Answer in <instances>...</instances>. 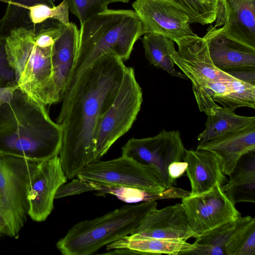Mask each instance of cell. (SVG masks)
Wrapping results in <instances>:
<instances>
[{
  "instance_id": "1",
  "label": "cell",
  "mask_w": 255,
  "mask_h": 255,
  "mask_svg": "<svg viewBox=\"0 0 255 255\" xmlns=\"http://www.w3.org/2000/svg\"><path fill=\"white\" fill-rule=\"evenodd\" d=\"M126 66L113 53L101 57L66 87L56 123L61 127L59 154L68 179L97 160L100 122L119 90Z\"/></svg>"
},
{
  "instance_id": "2",
  "label": "cell",
  "mask_w": 255,
  "mask_h": 255,
  "mask_svg": "<svg viewBox=\"0 0 255 255\" xmlns=\"http://www.w3.org/2000/svg\"><path fill=\"white\" fill-rule=\"evenodd\" d=\"M61 126L18 86L0 88V153L37 162L58 156Z\"/></svg>"
},
{
  "instance_id": "3",
  "label": "cell",
  "mask_w": 255,
  "mask_h": 255,
  "mask_svg": "<svg viewBox=\"0 0 255 255\" xmlns=\"http://www.w3.org/2000/svg\"><path fill=\"white\" fill-rule=\"evenodd\" d=\"M144 34L133 9L108 8L85 21L80 24L77 55L67 85L106 54L113 53L127 60L135 42Z\"/></svg>"
},
{
  "instance_id": "4",
  "label": "cell",
  "mask_w": 255,
  "mask_h": 255,
  "mask_svg": "<svg viewBox=\"0 0 255 255\" xmlns=\"http://www.w3.org/2000/svg\"><path fill=\"white\" fill-rule=\"evenodd\" d=\"M52 45L37 43L35 29H12L5 38V51L19 89L44 106L60 102L54 83Z\"/></svg>"
},
{
  "instance_id": "5",
  "label": "cell",
  "mask_w": 255,
  "mask_h": 255,
  "mask_svg": "<svg viewBox=\"0 0 255 255\" xmlns=\"http://www.w3.org/2000/svg\"><path fill=\"white\" fill-rule=\"evenodd\" d=\"M157 207L155 201L126 205L91 220L74 225L56 243L63 255H90L104 246L130 235L146 214Z\"/></svg>"
},
{
  "instance_id": "6",
  "label": "cell",
  "mask_w": 255,
  "mask_h": 255,
  "mask_svg": "<svg viewBox=\"0 0 255 255\" xmlns=\"http://www.w3.org/2000/svg\"><path fill=\"white\" fill-rule=\"evenodd\" d=\"M38 162L0 153V224L2 234L17 238L28 215L31 178Z\"/></svg>"
},
{
  "instance_id": "7",
  "label": "cell",
  "mask_w": 255,
  "mask_h": 255,
  "mask_svg": "<svg viewBox=\"0 0 255 255\" xmlns=\"http://www.w3.org/2000/svg\"><path fill=\"white\" fill-rule=\"evenodd\" d=\"M142 92L132 67H126L115 98L102 117L97 131L96 156L100 159L131 128L140 111Z\"/></svg>"
},
{
  "instance_id": "8",
  "label": "cell",
  "mask_w": 255,
  "mask_h": 255,
  "mask_svg": "<svg viewBox=\"0 0 255 255\" xmlns=\"http://www.w3.org/2000/svg\"><path fill=\"white\" fill-rule=\"evenodd\" d=\"M76 177L99 184L135 187L151 191L166 188L157 170L125 156L107 161L97 159L85 166Z\"/></svg>"
},
{
  "instance_id": "9",
  "label": "cell",
  "mask_w": 255,
  "mask_h": 255,
  "mask_svg": "<svg viewBox=\"0 0 255 255\" xmlns=\"http://www.w3.org/2000/svg\"><path fill=\"white\" fill-rule=\"evenodd\" d=\"M185 151L179 131L163 129L152 137L129 139L122 148V155L153 166L167 188L173 186L169 178L168 167L171 163L183 159Z\"/></svg>"
},
{
  "instance_id": "10",
  "label": "cell",
  "mask_w": 255,
  "mask_h": 255,
  "mask_svg": "<svg viewBox=\"0 0 255 255\" xmlns=\"http://www.w3.org/2000/svg\"><path fill=\"white\" fill-rule=\"evenodd\" d=\"M221 186L217 184L206 193L181 198L189 226L196 236L241 216Z\"/></svg>"
},
{
  "instance_id": "11",
  "label": "cell",
  "mask_w": 255,
  "mask_h": 255,
  "mask_svg": "<svg viewBox=\"0 0 255 255\" xmlns=\"http://www.w3.org/2000/svg\"><path fill=\"white\" fill-rule=\"evenodd\" d=\"M178 46L172 57L174 64L189 79L192 87L211 81H231L236 78L214 65L206 40L197 35L185 36L175 42Z\"/></svg>"
},
{
  "instance_id": "12",
  "label": "cell",
  "mask_w": 255,
  "mask_h": 255,
  "mask_svg": "<svg viewBox=\"0 0 255 255\" xmlns=\"http://www.w3.org/2000/svg\"><path fill=\"white\" fill-rule=\"evenodd\" d=\"M132 6L143 24L145 33H158L174 42L197 35L191 28L186 13L167 0H135Z\"/></svg>"
},
{
  "instance_id": "13",
  "label": "cell",
  "mask_w": 255,
  "mask_h": 255,
  "mask_svg": "<svg viewBox=\"0 0 255 255\" xmlns=\"http://www.w3.org/2000/svg\"><path fill=\"white\" fill-rule=\"evenodd\" d=\"M67 179L59 155L38 163L27 196L28 215L33 221L40 222L47 218L53 209L58 189Z\"/></svg>"
},
{
  "instance_id": "14",
  "label": "cell",
  "mask_w": 255,
  "mask_h": 255,
  "mask_svg": "<svg viewBox=\"0 0 255 255\" xmlns=\"http://www.w3.org/2000/svg\"><path fill=\"white\" fill-rule=\"evenodd\" d=\"M130 235L187 241L196 234L190 229L183 205L151 210Z\"/></svg>"
},
{
  "instance_id": "15",
  "label": "cell",
  "mask_w": 255,
  "mask_h": 255,
  "mask_svg": "<svg viewBox=\"0 0 255 255\" xmlns=\"http://www.w3.org/2000/svg\"><path fill=\"white\" fill-rule=\"evenodd\" d=\"M216 68L226 72L239 69H255V47L230 38L219 27L209 26L203 37Z\"/></svg>"
},
{
  "instance_id": "16",
  "label": "cell",
  "mask_w": 255,
  "mask_h": 255,
  "mask_svg": "<svg viewBox=\"0 0 255 255\" xmlns=\"http://www.w3.org/2000/svg\"><path fill=\"white\" fill-rule=\"evenodd\" d=\"M213 26L226 36L255 47V0H221Z\"/></svg>"
},
{
  "instance_id": "17",
  "label": "cell",
  "mask_w": 255,
  "mask_h": 255,
  "mask_svg": "<svg viewBox=\"0 0 255 255\" xmlns=\"http://www.w3.org/2000/svg\"><path fill=\"white\" fill-rule=\"evenodd\" d=\"M183 159L187 163L186 172L191 185L190 196L206 193L217 184L222 186L227 183L220 161L213 152L186 149Z\"/></svg>"
},
{
  "instance_id": "18",
  "label": "cell",
  "mask_w": 255,
  "mask_h": 255,
  "mask_svg": "<svg viewBox=\"0 0 255 255\" xmlns=\"http://www.w3.org/2000/svg\"><path fill=\"white\" fill-rule=\"evenodd\" d=\"M197 149L215 153L220 161L223 173L229 176L244 155L255 151V123L198 145Z\"/></svg>"
},
{
  "instance_id": "19",
  "label": "cell",
  "mask_w": 255,
  "mask_h": 255,
  "mask_svg": "<svg viewBox=\"0 0 255 255\" xmlns=\"http://www.w3.org/2000/svg\"><path fill=\"white\" fill-rule=\"evenodd\" d=\"M79 29L72 22L61 23L52 46V60L54 83L60 101L70 78L77 55Z\"/></svg>"
},
{
  "instance_id": "20",
  "label": "cell",
  "mask_w": 255,
  "mask_h": 255,
  "mask_svg": "<svg viewBox=\"0 0 255 255\" xmlns=\"http://www.w3.org/2000/svg\"><path fill=\"white\" fill-rule=\"evenodd\" d=\"M129 250L132 254L183 255L194 249L193 244L177 239H163L129 235L107 245V250Z\"/></svg>"
},
{
  "instance_id": "21",
  "label": "cell",
  "mask_w": 255,
  "mask_h": 255,
  "mask_svg": "<svg viewBox=\"0 0 255 255\" xmlns=\"http://www.w3.org/2000/svg\"><path fill=\"white\" fill-rule=\"evenodd\" d=\"M205 129L197 137L198 145L237 131L255 123V117L239 116L235 111L219 106L207 114Z\"/></svg>"
},
{
  "instance_id": "22",
  "label": "cell",
  "mask_w": 255,
  "mask_h": 255,
  "mask_svg": "<svg viewBox=\"0 0 255 255\" xmlns=\"http://www.w3.org/2000/svg\"><path fill=\"white\" fill-rule=\"evenodd\" d=\"M249 216L223 224L196 236L193 245L194 249L184 255H226L225 246L233 233L242 225L250 221Z\"/></svg>"
},
{
  "instance_id": "23",
  "label": "cell",
  "mask_w": 255,
  "mask_h": 255,
  "mask_svg": "<svg viewBox=\"0 0 255 255\" xmlns=\"http://www.w3.org/2000/svg\"><path fill=\"white\" fill-rule=\"evenodd\" d=\"M89 182L93 186L94 191L103 194L115 196L128 203L156 201L161 199H181L190 194L189 191L173 186L163 191H151L135 187Z\"/></svg>"
},
{
  "instance_id": "24",
  "label": "cell",
  "mask_w": 255,
  "mask_h": 255,
  "mask_svg": "<svg viewBox=\"0 0 255 255\" xmlns=\"http://www.w3.org/2000/svg\"><path fill=\"white\" fill-rule=\"evenodd\" d=\"M141 39L146 58L153 66L161 68L172 76L186 79L174 68L172 55L176 51L171 39L155 33L143 34Z\"/></svg>"
},
{
  "instance_id": "25",
  "label": "cell",
  "mask_w": 255,
  "mask_h": 255,
  "mask_svg": "<svg viewBox=\"0 0 255 255\" xmlns=\"http://www.w3.org/2000/svg\"><path fill=\"white\" fill-rule=\"evenodd\" d=\"M38 4L55 6L53 0H8L5 13L0 20V37L6 38L15 28H31L28 9Z\"/></svg>"
},
{
  "instance_id": "26",
  "label": "cell",
  "mask_w": 255,
  "mask_h": 255,
  "mask_svg": "<svg viewBox=\"0 0 255 255\" xmlns=\"http://www.w3.org/2000/svg\"><path fill=\"white\" fill-rule=\"evenodd\" d=\"M224 108L235 110L240 107L255 109V84L236 79L229 82V90L214 99Z\"/></svg>"
},
{
  "instance_id": "27",
  "label": "cell",
  "mask_w": 255,
  "mask_h": 255,
  "mask_svg": "<svg viewBox=\"0 0 255 255\" xmlns=\"http://www.w3.org/2000/svg\"><path fill=\"white\" fill-rule=\"evenodd\" d=\"M176 5L188 15L191 23L202 25L216 20L221 0H166Z\"/></svg>"
},
{
  "instance_id": "28",
  "label": "cell",
  "mask_w": 255,
  "mask_h": 255,
  "mask_svg": "<svg viewBox=\"0 0 255 255\" xmlns=\"http://www.w3.org/2000/svg\"><path fill=\"white\" fill-rule=\"evenodd\" d=\"M226 255H255V219L252 218L231 236L225 246Z\"/></svg>"
},
{
  "instance_id": "29",
  "label": "cell",
  "mask_w": 255,
  "mask_h": 255,
  "mask_svg": "<svg viewBox=\"0 0 255 255\" xmlns=\"http://www.w3.org/2000/svg\"><path fill=\"white\" fill-rule=\"evenodd\" d=\"M229 81H211L204 85L192 87L199 110L206 115L218 106L215 98L224 95L229 90Z\"/></svg>"
},
{
  "instance_id": "30",
  "label": "cell",
  "mask_w": 255,
  "mask_h": 255,
  "mask_svg": "<svg viewBox=\"0 0 255 255\" xmlns=\"http://www.w3.org/2000/svg\"><path fill=\"white\" fill-rule=\"evenodd\" d=\"M28 19L30 27L48 19H54L64 24L69 22V8L67 0H63L57 6L50 7L45 4H38L28 9Z\"/></svg>"
},
{
  "instance_id": "31",
  "label": "cell",
  "mask_w": 255,
  "mask_h": 255,
  "mask_svg": "<svg viewBox=\"0 0 255 255\" xmlns=\"http://www.w3.org/2000/svg\"><path fill=\"white\" fill-rule=\"evenodd\" d=\"M130 0H67L70 12L79 20L80 24L94 15L108 9L114 2L128 3Z\"/></svg>"
},
{
  "instance_id": "32",
  "label": "cell",
  "mask_w": 255,
  "mask_h": 255,
  "mask_svg": "<svg viewBox=\"0 0 255 255\" xmlns=\"http://www.w3.org/2000/svg\"><path fill=\"white\" fill-rule=\"evenodd\" d=\"M229 176L226 185L255 181V151L244 155Z\"/></svg>"
},
{
  "instance_id": "33",
  "label": "cell",
  "mask_w": 255,
  "mask_h": 255,
  "mask_svg": "<svg viewBox=\"0 0 255 255\" xmlns=\"http://www.w3.org/2000/svg\"><path fill=\"white\" fill-rule=\"evenodd\" d=\"M221 188L234 205L239 202L255 203V181L231 185L225 184Z\"/></svg>"
},
{
  "instance_id": "34",
  "label": "cell",
  "mask_w": 255,
  "mask_h": 255,
  "mask_svg": "<svg viewBox=\"0 0 255 255\" xmlns=\"http://www.w3.org/2000/svg\"><path fill=\"white\" fill-rule=\"evenodd\" d=\"M17 86L14 72L9 65L5 51V38L0 37V88Z\"/></svg>"
},
{
  "instance_id": "35",
  "label": "cell",
  "mask_w": 255,
  "mask_h": 255,
  "mask_svg": "<svg viewBox=\"0 0 255 255\" xmlns=\"http://www.w3.org/2000/svg\"><path fill=\"white\" fill-rule=\"evenodd\" d=\"M92 191H94V189L90 182L77 178L73 179L69 183H65L61 185L56 192L55 199Z\"/></svg>"
},
{
  "instance_id": "36",
  "label": "cell",
  "mask_w": 255,
  "mask_h": 255,
  "mask_svg": "<svg viewBox=\"0 0 255 255\" xmlns=\"http://www.w3.org/2000/svg\"><path fill=\"white\" fill-rule=\"evenodd\" d=\"M187 163L185 161H174L168 167V174L172 186L176 184V179L182 176L186 172Z\"/></svg>"
},
{
  "instance_id": "37",
  "label": "cell",
  "mask_w": 255,
  "mask_h": 255,
  "mask_svg": "<svg viewBox=\"0 0 255 255\" xmlns=\"http://www.w3.org/2000/svg\"><path fill=\"white\" fill-rule=\"evenodd\" d=\"M1 234H2V227L0 224V235Z\"/></svg>"
}]
</instances>
